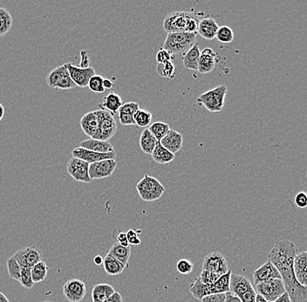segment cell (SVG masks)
I'll list each match as a JSON object with an SVG mask.
<instances>
[{
  "instance_id": "obj_1",
  "label": "cell",
  "mask_w": 307,
  "mask_h": 302,
  "mask_svg": "<svg viewBox=\"0 0 307 302\" xmlns=\"http://www.w3.org/2000/svg\"><path fill=\"white\" fill-rule=\"evenodd\" d=\"M285 289L292 302H307V287L298 283L293 273V262L277 267Z\"/></svg>"
},
{
  "instance_id": "obj_2",
  "label": "cell",
  "mask_w": 307,
  "mask_h": 302,
  "mask_svg": "<svg viewBox=\"0 0 307 302\" xmlns=\"http://www.w3.org/2000/svg\"><path fill=\"white\" fill-rule=\"evenodd\" d=\"M298 251V247L292 241L283 240L277 242L272 247L268 254V260L277 269L286 263L293 262Z\"/></svg>"
},
{
  "instance_id": "obj_3",
  "label": "cell",
  "mask_w": 307,
  "mask_h": 302,
  "mask_svg": "<svg viewBox=\"0 0 307 302\" xmlns=\"http://www.w3.org/2000/svg\"><path fill=\"white\" fill-rule=\"evenodd\" d=\"M226 94L227 86L221 85L200 95L197 102L200 106L205 107L209 112L218 113L225 107Z\"/></svg>"
},
{
  "instance_id": "obj_4",
  "label": "cell",
  "mask_w": 307,
  "mask_h": 302,
  "mask_svg": "<svg viewBox=\"0 0 307 302\" xmlns=\"http://www.w3.org/2000/svg\"><path fill=\"white\" fill-rule=\"evenodd\" d=\"M137 192L144 202H153L161 198L165 192V187L157 179L146 174L138 182Z\"/></svg>"
},
{
  "instance_id": "obj_5",
  "label": "cell",
  "mask_w": 307,
  "mask_h": 302,
  "mask_svg": "<svg viewBox=\"0 0 307 302\" xmlns=\"http://www.w3.org/2000/svg\"><path fill=\"white\" fill-rule=\"evenodd\" d=\"M197 34L189 32H175L168 33L165 40L163 49L171 54L185 52L190 49L196 44Z\"/></svg>"
},
{
  "instance_id": "obj_6",
  "label": "cell",
  "mask_w": 307,
  "mask_h": 302,
  "mask_svg": "<svg viewBox=\"0 0 307 302\" xmlns=\"http://www.w3.org/2000/svg\"><path fill=\"white\" fill-rule=\"evenodd\" d=\"M99 118L97 133L93 139L99 141H108L114 137L117 131V124L114 115L104 109L97 110Z\"/></svg>"
},
{
  "instance_id": "obj_7",
  "label": "cell",
  "mask_w": 307,
  "mask_h": 302,
  "mask_svg": "<svg viewBox=\"0 0 307 302\" xmlns=\"http://www.w3.org/2000/svg\"><path fill=\"white\" fill-rule=\"evenodd\" d=\"M46 80L47 85L51 88L69 90L76 87V85L71 79L66 64L58 66L51 71L46 76Z\"/></svg>"
},
{
  "instance_id": "obj_8",
  "label": "cell",
  "mask_w": 307,
  "mask_h": 302,
  "mask_svg": "<svg viewBox=\"0 0 307 302\" xmlns=\"http://www.w3.org/2000/svg\"><path fill=\"white\" fill-rule=\"evenodd\" d=\"M256 290L269 302H273L286 293L282 279H274L256 285Z\"/></svg>"
},
{
  "instance_id": "obj_9",
  "label": "cell",
  "mask_w": 307,
  "mask_h": 302,
  "mask_svg": "<svg viewBox=\"0 0 307 302\" xmlns=\"http://www.w3.org/2000/svg\"><path fill=\"white\" fill-rule=\"evenodd\" d=\"M193 13L188 12H172L169 13L163 21V29L167 33L186 32V25Z\"/></svg>"
},
{
  "instance_id": "obj_10",
  "label": "cell",
  "mask_w": 307,
  "mask_h": 302,
  "mask_svg": "<svg viewBox=\"0 0 307 302\" xmlns=\"http://www.w3.org/2000/svg\"><path fill=\"white\" fill-rule=\"evenodd\" d=\"M12 257L17 260V262L24 267H32L37 263L44 260L43 254L40 248L36 246H29L17 251Z\"/></svg>"
},
{
  "instance_id": "obj_11",
  "label": "cell",
  "mask_w": 307,
  "mask_h": 302,
  "mask_svg": "<svg viewBox=\"0 0 307 302\" xmlns=\"http://www.w3.org/2000/svg\"><path fill=\"white\" fill-rule=\"evenodd\" d=\"M117 166L116 159H105L89 164V174L92 181L112 176Z\"/></svg>"
},
{
  "instance_id": "obj_12",
  "label": "cell",
  "mask_w": 307,
  "mask_h": 302,
  "mask_svg": "<svg viewBox=\"0 0 307 302\" xmlns=\"http://www.w3.org/2000/svg\"><path fill=\"white\" fill-rule=\"evenodd\" d=\"M89 164L78 158L72 157L67 165V171L73 180L83 183H91L89 174Z\"/></svg>"
},
{
  "instance_id": "obj_13",
  "label": "cell",
  "mask_w": 307,
  "mask_h": 302,
  "mask_svg": "<svg viewBox=\"0 0 307 302\" xmlns=\"http://www.w3.org/2000/svg\"><path fill=\"white\" fill-rule=\"evenodd\" d=\"M202 270L224 275L229 271L228 262L222 253L215 251L204 257Z\"/></svg>"
},
{
  "instance_id": "obj_14",
  "label": "cell",
  "mask_w": 307,
  "mask_h": 302,
  "mask_svg": "<svg viewBox=\"0 0 307 302\" xmlns=\"http://www.w3.org/2000/svg\"><path fill=\"white\" fill-rule=\"evenodd\" d=\"M67 71L69 73L71 79L73 80L76 86L79 87H87L89 85V81L92 77L95 75V71L94 68L89 66L88 68H81L76 66L72 63H66Z\"/></svg>"
},
{
  "instance_id": "obj_15",
  "label": "cell",
  "mask_w": 307,
  "mask_h": 302,
  "mask_svg": "<svg viewBox=\"0 0 307 302\" xmlns=\"http://www.w3.org/2000/svg\"><path fill=\"white\" fill-rule=\"evenodd\" d=\"M63 293L68 301H81L85 298L87 293L86 284L80 280L73 279L65 283Z\"/></svg>"
},
{
  "instance_id": "obj_16",
  "label": "cell",
  "mask_w": 307,
  "mask_h": 302,
  "mask_svg": "<svg viewBox=\"0 0 307 302\" xmlns=\"http://www.w3.org/2000/svg\"><path fill=\"white\" fill-rule=\"evenodd\" d=\"M72 155L74 158H78L89 164H92V163L105 160V159H116V152L115 151L111 153H99L84 149L82 147H78L72 151Z\"/></svg>"
},
{
  "instance_id": "obj_17",
  "label": "cell",
  "mask_w": 307,
  "mask_h": 302,
  "mask_svg": "<svg viewBox=\"0 0 307 302\" xmlns=\"http://www.w3.org/2000/svg\"><path fill=\"white\" fill-rule=\"evenodd\" d=\"M274 279H281V275L276 266L269 260L253 273V281L255 285Z\"/></svg>"
},
{
  "instance_id": "obj_18",
  "label": "cell",
  "mask_w": 307,
  "mask_h": 302,
  "mask_svg": "<svg viewBox=\"0 0 307 302\" xmlns=\"http://www.w3.org/2000/svg\"><path fill=\"white\" fill-rule=\"evenodd\" d=\"M293 273L298 283L307 287V253L302 252L293 260Z\"/></svg>"
},
{
  "instance_id": "obj_19",
  "label": "cell",
  "mask_w": 307,
  "mask_h": 302,
  "mask_svg": "<svg viewBox=\"0 0 307 302\" xmlns=\"http://www.w3.org/2000/svg\"><path fill=\"white\" fill-rule=\"evenodd\" d=\"M216 52H214L211 48H205L200 53V58L198 62V72L200 74H210L212 72L216 64Z\"/></svg>"
},
{
  "instance_id": "obj_20",
  "label": "cell",
  "mask_w": 307,
  "mask_h": 302,
  "mask_svg": "<svg viewBox=\"0 0 307 302\" xmlns=\"http://www.w3.org/2000/svg\"><path fill=\"white\" fill-rule=\"evenodd\" d=\"M162 147L171 153H178L183 147V135L175 130H170L168 135L160 141Z\"/></svg>"
},
{
  "instance_id": "obj_21",
  "label": "cell",
  "mask_w": 307,
  "mask_h": 302,
  "mask_svg": "<svg viewBox=\"0 0 307 302\" xmlns=\"http://www.w3.org/2000/svg\"><path fill=\"white\" fill-rule=\"evenodd\" d=\"M252 287H253L252 283L246 276L237 275V274H231V281H230V292L231 293L239 297Z\"/></svg>"
},
{
  "instance_id": "obj_22",
  "label": "cell",
  "mask_w": 307,
  "mask_h": 302,
  "mask_svg": "<svg viewBox=\"0 0 307 302\" xmlns=\"http://www.w3.org/2000/svg\"><path fill=\"white\" fill-rule=\"evenodd\" d=\"M98 125H99V118H98L97 110L92 111L86 113L80 119V126L86 135L89 137H95L97 133Z\"/></svg>"
},
{
  "instance_id": "obj_23",
  "label": "cell",
  "mask_w": 307,
  "mask_h": 302,
  "mask_svg": "<svg viewBox=\"0 0 307 302\" xmlns=\"http://www.w3.org/2000/svg\"><path fill=\"white\" fill-rule=\"evenodd\" d=\"M79 147H82L84 149L93 151L95 153H107L115 152L114 147L109 141H99L95 139H89L79 143Z\"/></svg>"
},
{
  "instance_id": "obj_24",
  "label": "cell",
  "mask_w": 307,
  "mask_h": 302,
  "mask_svg": "<svg viewBox=\"0 0 307 302\" xmlns=\"http://www.w3.org/2000/svg\"><path fill=\"white\" fill-rule=\"evenodd\" d=\"M218 24L211 18H206L199 21L198 32L202 38L207 40H212L216 38L218 30Z\"/></svg>"
},
{
  "instance_id": "obj_25",
  "label": "cell",
  "mask_w": 307,
  "mask_h": 302,
  "mask_svg": "<svg viewBox=\"0 0 307 302\" xmlns=\"http://www.w3.org/2000/svg\"><path fill=\"white\" fill-rule=\"evenodd\" d=\"M200 53H201V52H200L199 45L198 43H196L190 49L188 50L184 53V55L182 58V60H183V66L185 68V69L198 71Z\"/></svg>"
},
{
  "instance_id": "obj_26",
  "label": "cell",
  "mask_w": 307,
  "mask_h": 302,
  "mask_svg": "<svg viewBox=\"0 0 307 302\" xmlns=\"http://www.w3.org/2000/svg\"><path fill=\"white\" fill-rule=\"evenodd\" d=\"M115 292L116 290L109 284H97L92 290V299L93 302H103Z\"/></svg>"
},
{
  "instance_id": "obj_27",
  "label": "cell",
  "mask_w": 307,
  "mask_h": 302,
  "mask_svg": "<svg viewBox=\"0 0 307 302\" xmlns=\"http://www.w3.org/2000/svg\"><path fill=\"white\" fill-rule=\"evenodd\" d=\"M122 105H123V101L121 96L116 94L115 92H110L109 94L104 98L103 103L99 104V107L100 109L106 110L114 115L116 112H118Z\"/></svg>"
},
{
  "instance_id": "obj_28",
  "label": "cell",
  "mask_w": 307,
  "mask_h": 302,
  "mask_svg": "<svg viewBox=\"0 0 307 302\" xmlns=\"http://www.w3.org/2000/svg\"><path fill=\"white\" fill-rule=\"evenodd\" d=\"M107 254L115 257L116 259H118L120 262H122L125 266H127L128 264V260L130 259L131 246L122 247V246L116 242L115 244H113L112 247H110Z\"/></svg>"
},
{
  "instance_id": "obj_29",
  "label": "cell",
  "mask_w": 307,
  "mask_h": 302,
  "mask_svg": "<svg viewBox=\"0 0 307 302\" xmlns=\"http://www.w3.org/2000/svg\"><path fill=\"white\" fill-rule=\"evenodd\" d=\"M102 265L106 274L113 276L121 275L126 267L122 262L119 261L118 259H116L115 257L111 256L109 254H106V256L104 257Z\"/></svg>"
},
{
  "instance_id": "obj_30",
  "label": "cell",
  "mask_w": 307,
  "mask_h": 302,
  "mask_svg": "<svg viewBox=\"0 0 307 302\" xmlns=\"http://www.w3.org/2000/svg\"><path fill=\"white\" fill-rule=\"evenodd\" d=\"M158 141L155 140V137L151 135L149 129L147 128L142 132L139 140L140 147L143 153H146L148 155H151L153 151L156 147Z\"/></svg>"
},
{
  "instance_id": "obj_31",
  "label": "cell",
  "mask_w": 307,
  "mask_h": 302,
  "mask_svg": "<svg viewBox=\"0 0 307 302\" xmlns=\"http://www.w3.org/2000/svg\"><path fill=\"white\" fill-rule=\"evenodd\" d=\"M151 156H152L154 161L158 163V164H161V165L171 163V162L173 161L175 157H176L175 154L171 153L170 151H168L166 148L162 147L160 142H158L156 145V147H155V149L151 153Z\"/></svg>"
},
{
  "instance_id": "obj_32",
  "label": "cell",
  "mask_w": 307,
  "mask_h": 302,
  "mask_svg": "<svg viewBox=\"0 0 307 302\" xmlns=\"http://www.w3.org/2000/svg\"><path fill=\"white\" fill-rule=\"evenodd\" d=\"M189 290L192 295L194 296L196 299L200 300L205 296L213 294L211 284H204L199 280V278H197L196 281L190 285Z\"/></svg>"
},
{
  "instance_id": "obj_33",
  "label": "cell",
  "mask_w": 307,
  "mask_h": 302,
  "mask_svg": "<svg viewBox=\"0 0 307 302\" xmlns=\"http://www.w3.org/2000/svg\"><path fill=\"white\" fill-rule=\"evenodd\" d=\"M231 272L229 270L227 273L221 275L218 280L211 284L213 294L215 293H225L230 292V281H231Z\"/></svg>"
},
{
  "instance_id": "obj_34",
  "label": "cell",
  "mask_w": 307,
  "mask_h": 302,
  "mask_svg": "<svg viewBox=\"0 0 307 302\" xmlns=\"http://www.w3.org/2000/svg\"><path fill=\"white\" fill-rule=\"evenodd\" d=\"M48 266L44 260L37 263L36 265L32 266L31 267V275H32L33 282L36 284L45 281V279H46L47 274H48Z\"/></svg>"
},
{
  "instance_id": "obj_35",
  "label": "cell",
  "mask_w": 307,
  "mask_h": 302,
  "mask_svg": "<svg viewBox=\"0 0 307 302\" xmlns=\"http://www.w3.org/2000/svg\"><path fill=\"white\" fill-rule=\"evenodd\" d=\"M12 17L8 10L0 7V37L6 36L12 26Z\"/></svg>"
},
{
  "instance_id": "obj_36",
  "label": "cell",
  "mask_w": 307,
  "mask_h": 302,
  "mask_svg": "<svg viewBox=\"0 0 307 302\" xmlns=\"http://www.w3.org/2000/svg\"><path fill=\"white\" fill-rule=\"evenodd\" d=\"M148 129L151 132V135L155 137V140L160 142L168 135V132L171 130V127L167 123L157 121L149 125Z\"/></svg>"
},
{
  "instance_id": "obj_37",
  "label": "cell",
  "mask_w": 307,
  "mask_h": 302,
  "mask_svg": "<svg viewBox=\"0 0 307 302\" xmlns=\"http://www.w3.org/2000/svg\"><path fill=\"white\" fill-rule=\"evenodd\" d=\"M134 119L135 125L140 127H147L152 121V114L149 111L139 109L134 113Z\"/></svg>"
},
{
  "instance_id": "obj_38",
  "label": "cell",
  "mask_w": 307,
  "mask_h": 302,
  "mask_svg": "<svg viewBox=\"0 0 307 302\" xmlns=\"http://www.w3.org/2000/svg\"><path fill=\"white\" fill-rule=\"evenodd\" d=\"M6 265H7V270H8L10 278L19 282L20 274H21V265H19L17 262V260L12 256L7 259Z\"/></svg>"
},
{
  "instance_id": "obj_39",
  "label": "cell",
  "mask_w": 307,
  "mask_h": 302,
  "mask_svg": "<svg viewBox=\"0 0 307 302\" xmlns=\"http://www.w3.org/2000/svg\"><path fill=\"white\" fill-rule=\"evenodd\" d=\"M216 40L224 44L231 43L234 40V32L229 26L224 25L218 28L216 35Z\"/></svg>"
},
{
  "instance_id": "obj_40",
  "label": "cell",
  "mask_w": 307,
  "mask_h": 302,
  "mask_svg": "<svg viewBox=\"0 0 307 302\" xmlns=\"http://www.w3.org/2000/svg\"><path fill=\"white\" fill-rule=\"evenodd\" d=\"M157 74L159 76L167 79H174L176 74V68L172 61L167 62L165 64H158L157 65Z\"/></svg>"
},
{
  "instance_id": "obj_41",
  "label": "cell",
  "mask_w": 307,
  "mask_h": 302,
  "mask_svg": "<svg viewBox=\"0 0 307 302\" xmlns=\"http://www.w3.org/2000/svg\"><path fill=\"white\" fill-rule=\"evenodd\" d=\"M103 80L102 76L95 74L89 80L88 86L93 92L102 93L105 92V89L103 87Z\"/></svg>"
},
{
  "instance_id": "obj_42",
  "label": "cell",
  "mask_w": 307,
  "mask_h": 302,
  "mask_svg": "<svg viewBox=\"0 0 307 302\" xmlns=\"http://www.w3.org/2000/svg\"><path fill=\"white\" fill-rule=\"evenodd\" d=\"M19 283L21 286L26 289H31L34 286V283L32 280V275H31V267H24L21 266V274H20V280Z\"/></svg>"
},
{
  "instance_id": "obj_43",
  "label": "cell",
  "mask_w": 307,
  "mask_h": 302,
  "mask_svg": "<svg viewBox=\"0 0 307 302\" xmlns=\"http://www.w3.org/2000/svg\"><path fill=\"white\" fill-rule=\"evenodd\" d=\"M221 275H222L216 274V273H212V272L202 270L201 275H200V276L198 278H199V280H200L203 283L209 284V285H210V284L216 282Z\"/></svg>"
},
{
  "instance_id": "obj_44",
  "label": "cell",
  "mask_w": 307,
  "mask_h": 302,
  "mask_svg": "<svg viewBox=\"0 0 307 302\" xmlns=\"http://www.w3.org/2000/svg\"><path fill=\"white\" fill-rule=\"evenodd\" d=\"M142 233L141 229L131 228L126 232L127 239H128V244L130 245H140L141 239L140 234Z\"/></svg>"
},
{
  "instance_id": "obj_45",
  "label": "cell",
  "mask_w": 307,
  "mask_h": 302,
  "mask_svg": "<svg viewBox=\"0 0 307 302\" xmlns=\"http://www.w3.org/2000/svg\"><path fill=\"white\" fill-rule=\"evenodd\" d=\"M193 264L189 259H181L177 262V269L181 275H189L193 271Z\"/></svg>"
},
{
  "instance_id": "obj_46",
  "label": "cell",
  "mask_w": 307,
  "mask_h": 302,
  "mask_svg": "<svg viewBox=\"0 0 307 302\" xmlns=\"http://www.w3.org/2000/svg\"><path fill=\"white\" fill-rule=\"evenodd\" d=\"M139 109H140V107L136 102H127V103L122 105L118 112L119 113H127V114L134 115V113H136Z\"/></svg>"
},
{
  "instance_id": "obj_47",
  "label": "cell",
  "mask_w": 307,
  "mask_h": 302,
  "mask_svg": "<svg viewBox=\"0 0 307 302\" xmlns=\"http://www.w3.org/2000/svg\"><path fill=\"white\" fill-rule=\"evenodd\" d=\"M113 237L116 240V243L121 245L122 247H128L130 245L128 244V239L126 232L122 229H116L113 232Z\"/></svg>"
},
{
  "instance_id": "obj_48",
  "label": "cell",
  "mask_w": 307,
  "mask_h": 302,
  "mask_svg": "<svg viewBox=\"0 0 307 302\" xmlns=\"http://www.w3.org/2000/svg\"><path fill=\"white\" fill-rule=\"evenodd\" d=\"M174 58L173 54L161 48L156 54V61L158 64H165L167 62L172 61Z\"/></svg>"
},
{
  "instance_id": "obj_49",
  "label": "cell",
  "mask_w": 307,
  "mask_h": 302,
  "mask_svg": "<svg viewBox=\"0 0 307 302\" xmlns=\"http://www.w3.org/2000/svg\"><path fill=\"white\" fill-rule=\"evenodd\" d=\"M294 203L298 208L304 209L307 207V194L304 192H298L294 198Z\"/></svg>"
},
{
  "instance_id": "obj_50",
  "label": "cell",
  "mask_w": 307,
  "mask_h": 302,
  "mask_svg": "<svg viewBox=\"0 0 307 302\" xmlns=\"http://www.w3.org/2000/svg\"><path fill=\"white\" fill-rule=\"evenodd\" d=\"M119 120H120V123L123 125H135L134 115H131V114L119 113Z\"/></svg>"
},
{
  "instance_id": "obj_51",
  "label": "cell",
  "mask_w": 307,
  "mask_h": 302,
  "mask_svg": "<svg viewBox=\"0 0 307 302\" xmlns=\"http://www.w3.org/2000/svg\"><path fill=\"white\" fill-rule=\"evenodd\" d=\"M225 293H215L205 296L201 299V302H225Z\"/></svg>"
},
{
  "instance_id": "obj_52",
  "label": "cell",
  "mask_w": 307,
  "mask_h": 302,
  "mask_svg": "<svg viewBox=\"0 0 307 302\" xmlns=\"http://www.w3.org/2000/svg\"><path fill=\"white\" fill-rule=\"evenodd\" d=\"M256 295H257V293H256L254 288L252 287L243 294L239 296V299H241L242 302H255Z\"/></svg>"
},
{
  "instance_id": "obj_53",
  "label": "cell",
  "mask_w": 307,
  "mask_h": 302,
  "mask_svg": "<svg viewBox=\"0 0 307 302\" xmlns=\"http://www.w3.org/2000/svg\"><path fill=\"white\" fill-rule=\"evenodd\" d=\"M88 53L89 52L87 50L80 52V68H89V58Z\"/></svg>"
},
{
  "instance_id": "obj_54",
  "label": "cell",
  "mask_w": 307,
  "mask_h": 302,
  "mask_svg": "<svg viewBox=\"0 0 307 302\" xmlns=\"http://www.w3.org/2000/svg\"><path fill=\"white\" fill-rule=\"evenodd\" d=\"M103 302H123V298L122 294L118 292H115L112 295L110 296L108 299H106Z\"/></svg>"
},
{
  "instance_id": "obj_55",
  "label": "cell",
  "mask_w": 307,
  "mask_h": 302,
  "mask_svg": "<svg viewBox=\"0 0 307 302\" xmlns=\"http://www.w3.org/2000/svg\"><path fill=\"white\" fill-rule=\"evenodd\" d=\"M225 302H242L241 299H239V297H237V295H235L233 293L231 292L228 293H225Z\"/></svg>"
},
{
  "instance_id": "obj_56",
  "label": "cell",
  "mask_w": 307,
  "mask_h": 302,
  "mask_svg": "<svg viewBox=\"0 0 307 302\" xmlns=\"http://www.w3.org/2000/svg\"><path fill=\"white\" fill-rule=\"evenodd\" d=\"M273 302H292V300L290 299L288 293L286 292V293H284L282 295L280 296V298H277L276 300H274Z\"/></svg>"
},
{
  "instance_id": "obj_57",
  "label": "cell",
  "mask_w": 307,
  "mask_h": 302,
  "mask_svg": "<svg viewBox=\"0 0 307 302\" xmlns=\"http://www.w3.org/2000/svg\"><path fill=\"white\" fill-rule=\"evenodd\" d=\"M103 87L105 90L106 89H112L114 87V84H113L111 80L105 79V80H103Z\"/></svg>"
},
{
  "instance_id": "obj_58",
  "label": "cell",
  "mask_w": 307,
  "mask_h": 302,
  "mask_svg": "<svg viewBox=\"0 0 307 302\" xmlns=\"http://www.w3.org/2000/svg\"><path fill=\"white\" fill-rule=\"evenodd\" d=\"M94 262H95V265H102V263H103V258H102L101 255H97V256L95 257Z\"/></svg>"
},
{
  "instance_id": "obj_59",
  "label": "cell",
  "mask_w": 307,
  "mask_h": 302,
  "mask_svg": "<svg viewBox=\"0 0 307 302\" xmlns=\"http://www.w3.org/2000/svg\"><path fill=\"white\" fill-rule=\"evenodd\" d=\"M255 302H269L267 299H265L263 296L260 295L259 293H257L256 295Z\"/></svg>"
},
{
  "instance_id": "obj_60",
  "label": "cell",
  "mask_w": 307,
  "mask_h": 302,
  "mask_svg": "<svg viewBox=\"0 0 307 302\" xmlns=\"http://www.w3.org/2000/svg\"><path fill=\"white\" fill-rule=\"evenodd\" d=\"M4 115H5V108H4L3 105L0 103V121L3 119Z\"/></svg>"
},
{
  "instance_id": "obj_61",
  "label": "cell",
  "mask_w": 307,
  "mask_h": 302,
  "mask_svg": "<svg viewBox=\"0 0 307 302\" xmlns=\"http://www.w3.org/2000/svg\"><path fill=\"white\" fill-rule=\"evenodd\" d=\"M0 302H9L7 297L2 293H0Z\"/></svg>"
},
{
  "instance_id": "obj_62",
  "label": "cell",
  "mask_w": 307,
  "mask_h": 302,
  "mask_svg": "<svg viewBox=\"0 0 307 302\" xmlns=\"http://www.w3.org/2000/svg\"><path fill=\"white\" fill-rule=\"evenodd\" d=\"M42 302H52V301H50V300H45V301H42Z\"/></svg>"
},
{
  "instance_id": "obj_63",
  "label": "cell",
  "mask_w": 307,
  "mask_h": 302,
  "mask_svg": "<svg viewBox=\"0 0 307 302\" xmlns=\"http://www.w3.org/2000/svg\"><path fill=\"white\" fill-rule=\"evenodd\" d=\"M10 302V301H9Z\"/></svg>"
}]
</instances>
